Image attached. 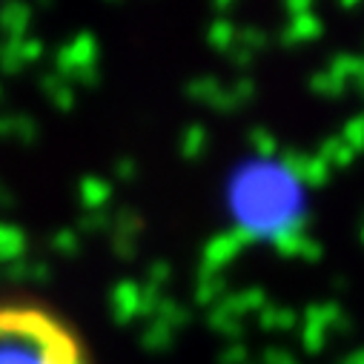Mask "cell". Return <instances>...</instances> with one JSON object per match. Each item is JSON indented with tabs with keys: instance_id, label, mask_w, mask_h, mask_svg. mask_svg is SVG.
<instances>
[{
	"instance_id": "obj_1",
	"label": "cell",
	"mask_w": 364,
	"mask_h": 364,
	"mask_svg": "<svg viewBox=\"0 0 364 364\" xmlns=\"http://www.w3.org/2000/svg\"><path fill=\"white\" fill-rule=\"evenodd\" d=\"M0 364H92L83 338L58 313L29 301L0 304Z\"/></svg>"
}]
</instances>
